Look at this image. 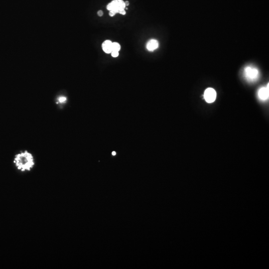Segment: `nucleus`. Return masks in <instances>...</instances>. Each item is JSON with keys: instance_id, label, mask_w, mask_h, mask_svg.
<instances>
[{"instance_id": "1", "label": "nucleus", "mask_w": 269, "mask_h": 269, "mask_svg": "<svg viewBox=\"0 0 269 269\" xmlns=\"http://www.w3.org/2000/svg\"><path fill=\"white\" fill-rule=\"evenodd\" d=\"M13 163L19 171L21 172L29 171L35 166V159L31 153L25 151L15 155Z\"/></svg>"}, {"instance_id": "2", "label": "nucleus", "mask_w": 269, "mask_h": 269, "mask_svg": "<svg viewBox=\"0 0 269 269\" xmlns=\"http://www.w3.org/2000/svg\"><path fill=\"white\" fill-rule=\"evenodd\" d=\"M259 75V71L256 67L248 66L244 68V77L249 82H255L258 79Z\"/></svg>"}, {"instance_id": "3", "label": "nucleus", "mask_w": 269, "mask_h": 269, "mask_svg": "<svg viewBox=\"0 0 269 269\" xmlns=\"http://www.w3.org/2000/svg\"><path fill=\"white\" fill-rule=\"evenodd\" d=\"M125 2L123 0H114L108 5L107 8L109 11H113L116 13H119L121 10H124Z\"/></svg>"}, {"instance_id": "4", "label": "nucleus", "mask_w": 269, "mask_h": 269, "mask_svg": "<svg viewBox=\"0 0 269 269\" xmlns=\"http://www.w3.org/2000/svg\"><path fill=\"white\" fill-rule=\"evenodd\" d=\"M204 98L207 103H213L216 98V92L215 90L211 88L206 89L204 93Z\"/></svg>"}, {"instance_id": "5", "label": "nucleus", "mask_w": 269, "mask_h": 269, "mask_svg": "<svg viewBox=\"0 0 269 269\" xmlns=\"http://www.w3.org/2000/svg\"><path fill=\"white\" fill-rule=\"evenodd\" d=\"M258 97L260 100L265 101L268 99L269 96V84L266 87H262L258 91Z\"/></svg>"}, {"instance_id": "6", "label": "nucleus", "mask_w": 269, "mask_h": 269, "mask_svg": "<svg viewBox=\"0 0 269 269\" xmlns=\"http://www.w3.org/2000/svg\"><path fill=\"white\" fill-rule=\"evenodd\" d=\"M159 46L158 41L155 39H151L148 41L146 45V48L149 52H153L157 50Z\"/></svg>"}, {"instance_id": "7", "label": "nucleus", "mask_w": 269, "mask_h": 269, "mask_svg": "<svg viewBox=\"0 0 269 269\" xmlns=\"http://www.w3.org/2000/svg\"><path fill=\"white\" fill-rule=\"evenodd\" d=\"M102 48L104 52L109 54L112 52V42L109 40H105L102 43Z\"/></svg>"}, {"instance_id": "8", "label": "nucleus", "mask_w": 269, "mask_h": 269, "mask_svg": "<svg viewBox=\"0 0 269 269\" xmlns=\"http://www.w3.org/2000/svg\"><path fill=\"white\" fill-rule=\"evenodd\" d=\"M66 101H67V98L66 96H60L58 97V101L56 102V103L64 104V103H66Z\"/></svg>"}, {"instance_id": "9", "label": "nucleus", "mask_w": 269, "mask_h": 269, "mask_svg": "<svg viewBox=\"0 0 269 269\" xmlns=\"http://www.w3.org/2000/svg\"><path fill=\"white\" fill-rule=\"evenodd\" d=\"M121 49V46L119 43L118 42H112V51H117L119 52Z\"/></svg>"}, {"instance_id": "10", "label": "nucleus", "mask_w": 269, "mask_h": 269, "mask_svg": "<svg viewBox=\"0 0 269 269\" xmlns=\"http://www.w3.org/2000/svg\"><path fill=\"white\" fill-rule=\"evenodd\" d=\"M111 54L113 58H117L119 56V52L113 50Z\"/></svg>"}, {"instance_id": "11", "label": "nucleus", "mask_w": 269, "mask_h": 269, "mask_svg": "<svg viewBox=\"0 0 269 269\" xmlns=\"http://www.w3.org/2000/svg\"><path fill=\"white\" fill-rule=\"evenodd\" d=\"M115 13L114 12V11H110V16H111V17H113V16H114V15H115Z\"/></svg>"}, {"instance_id": "12", "label": "nucleus", "mask_w": 269, "mask_h": 269, "mask_svg": "<svg viewBox=\"0 0 269 269\" xmlns=\"http://www.w3.org/2000/svg\"><path fill=\"white\" fill-rule=\"evenodd\" d=\"M97 14L99 17H102V15H103V12L101 10H100L98 11Z\"/></svg>"}, {"instance_id": "13", "label": "nucleus", "mask_w": 269, "mask_h": 269, "mask_svg": "<svg viewBox=\"0 0 269 269\" xmlns=\"http://www.w3.org/2000/svg\"><path fill=\"white\" fill-rule=\"evenodd\" d=\"M119 13H120L121 15H125L126 14V11H125V10H121L120 11Z\"/></svg>"}, {"instance_id": "14", "label": "nucleus", "mask_w": 269, "mask_h": 269, "mask_svg": "<svg viewBox=\"0 0 269 269\" xmlns=\"http://www.w3.org/2000/svg\"><path fill=\"white\" fill-rule=\"evenodd\" d=\"M125 4L126 7V6H129V2H128V1H126V2H125Z\"/></svg>"}, {"instance_id": "15", "label": "nucleus", "mask_w": 269, "mask_h": 269, "mask_svg": "<svg viewBox=\"0 0 269 269\" xmlns=\"http://www.w3.org/2000/svg\"><path fill=\"white\" fill-rule=\"evenodd\" d=\"M112 155H113V156H115V155H116V153H115V152H113V153H112Z\"/></svg>"}]
</instances>
